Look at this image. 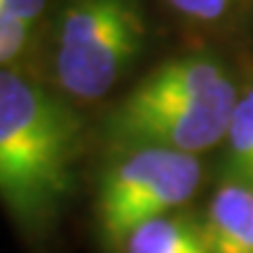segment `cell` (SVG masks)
<instances>
[{
	"label": "cell",
	"instance_id": "obj_9",
	"mask_svg": "<svg viewBox=\"0 0 253 253\" xmlns=\"http://www.w3.org/2000/svg\"><path fill=\"white\" fill-rule=\"evenodd\" d=\"M167 2L173 9H178L183 17L197 19V21H216L225 17L235 0H167Z\"/></svg>",
	"mask_w": 253,
	"mask_h": 253
},
{
	"label": "cell",
	"instance_id": "obj_10",
	"mask_svg": "<svg viewBox=\"0 0 253 253\" xmlns=\"http://www.w3.org/2000/svg\"><path fill=\"white\" fill-rule=\"evenodd\" d=\"M0 7L14 19L24 21L28 26H33L38 19L42 17L47 7V0H0Z\"/></svg>",
	"mask_w": 253,
	"mask_h": 253
},
{
	"label": "cell",
	"instance_id": "obj_2",
	"mask_svg": "<svg viewBox=\"0 0 253 253\" xmlns=\"http://www.w3.org/2000/svg\"><path fill=\"white\" fill-rule=\"evenodd\" d=\"M235 84L207 56L157 66L106 118V138L122 150L167 148L202 153L227 136L237 106Z\"/></svg>",
	"mask_w": 253,
	"mask_h": 253
},
{
	"label": "cell",
	"instance_id": "obj_3",
	"mask_svg": "<svg viewBox=\"0 0 253 253\" xmlns=\"http://www.w3.org/2000/svg\"><path fill=\"white\" fill-rule=\"evenodd\" d=\"M138 0H63L54 36V78L68 96L103 99L143 49Z\"/></svg>",
	"mask_w": 253,
	"mask_h": 253
},
{
	"label": "cell",
	"instance_id": "obj_5",
	"mask_svg": "<svg viewBox=\"0 0 253 253\" xmlns=\"http://www.w3.org/2000/svg\"><path fill=\"white\" fill-rule=\"evenodd\" d=\"M209 253H253V190L225 183L213 195L204 230Z\"/></svg>",
	"mask_w": 253,
	"mask_h": 253
},
{
	"label": "cell",
	"instance_id": "obj_4",
	"mask_svg": "<svg viewBox=\"0 0 253 253\" xmlns=\"http://www.w3.org/2000/svg\"><path fill=\"white\" fill-rule=\"evenodd\" d=\"M202 178L190 153L167 148H131L103 171L99 188V223L110 244H125L143 223L185 204Z\"/></svg>",
	"mask_w": 253,
	"mask_h": 253
},
{
	"label": "cell",
	"instance_id": "obj_6",
	"mask_svg": "<svg viewBox=\"0 0 253 253\" xmlns=\"http://www.w3.org/2000/svg\"><path fill=\"white\" fill-rule=\"evenodd\" d=\"M125 253H209L204 235L178 218H155L126 237Z\"/></svg>",
	"mask_w": 253,
	"mask_h": 253
},
{
	"label": "cell",
	"instance_id": "obj_8",
	"mask_svg": "<svg viewBox=\"0 0 253 253\" xmlns=\"http://www.w3.org/2000/svg\"><path fill=\"white\" fill-rule=\"evenodd\" d=\"M31 31L33 26L14 19L0 7V68H9V63L17 61L26 52L31 42Z\"/></svg>",
	"mask_w": 253,
	"mask_h": 253
},
{
	"label": "cell",
	"instance_id": "obj_7",
	"mask_svg": "<svg viewBox=\"0 0 253 253\" xmlns=\"http://www.w3.org/2000/svg\"><path fill=\"white\" fill-rule=\"evenodd\" d=\"M227 141L235 171L246 181H253V89L237 101L227 129Z\"/></svg>",
	"mask_w": 253,
	"mask_h": 253
},
{
	"label": "cell",
	"instance_id": "obj_1",
	"mask_svg": "<svg viewBox=\"0 0 253 253\" xmlns=\"http://www.w3.org/2000/svg\"><path fill=\"white\" fill-rule=\"evenodd\" d=\"M82 122L56 94L0 68V202L24 227H40L68 197Z\"/></svg>",
	"mask_w": 253,
	"mask_h": 253
}]
</instances>
